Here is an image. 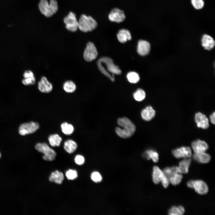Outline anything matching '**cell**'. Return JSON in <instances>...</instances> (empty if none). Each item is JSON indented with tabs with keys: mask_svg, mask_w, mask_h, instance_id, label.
I'll list each match as a JSON object with an SVG mask.
<instances>
[{
	"mask_svg": "<svg viewBox=\"0 0 215 215\" xmlns=\"http://www.w3.org/2000/svg\"><path fill=\"white\" fill-rule=\"evenodd\" d=\"M98 61L104 64L105 67L97 63L100 71L112 81H114V75H119L121 71L119 67L113 63L112 59L108 57H103L99 59Z\"/></svg>",
	"mask_w": 215,
	"mask_h": 215,
	"instance_id": "1",
	"label": "cell"
},
{
	"mask_svg": "<svg viewBox=\"0 0 215 215\" xmlns=\"http://www.w3.org/2000/svg\"><path fill=\"white\" fill-rule=\"evenodd\" d=\"M117 123L122 128L116 127L115 131L117 135L121 138H129L133 135L136 131L135 126L127 118L123 117L119 118Z\"/></svg>",
	"mask_w": 215,
	"mask_h": 215,
	"instance_id": "2",
	"label": "cell"
},
{
	"mask_svg": "<svg viewBox=\"0 0 215 215\" xmlns=\"http://www.w3.org/2000/svg\"><path fill=\"white\" fill-rule=\"evenodd\" d=\"M41 13L45 16L49 17L55 13L58 10L57 2L56 0H40L39 5Z\"/></svg>",
	"mask_w": 215,
	"mask_h": 215,
	"instance_id": "3",
	"label": "cell"
},
{
	"mask_svg": "<svg viewBox=\"0 0 215 215\" xmlns=\"http://www.w3.org/2000/svg\"><path fill=\"white\" fill-rule=\"evenodd\" d=\"M78 23V28L81 31L85 33L92 31L97 26V22L94 19L85 14L81 15Z\"/></svg>",
	"mask_w": 215,
	"mask_h": 215,
	"instance_id": "4",
	"label": "cell"
},
{
	"mask_svg": "<svg viewBox=\"0 0 215 215\" xmlns=\"http://www.w3.org/2000/svg\"><path fill=\"white\" fill-rule=\"evenodd\" d=\"M35 148L38 151L43 154L42 158L44 160L51 161L55 159L56 156V152L47 143H38L36 145Z\"/></svg>",
	"mask_w": 215,
	"mask_h": 215,
	"instance_id": "5",
	"label": "cell"
},
{
	"mask_svg": "<svg viewBox=\"0 0 215 215\" xmlns=\"http://www.w3.org/2000/svg\"><path fill=\"white\" fill-rule=\"evenodd\" d=\"M39 127V124L36 122L31 121L23 123L21 124L19 127V133L22 136L32 134L35 132Z\"/></svg>",
	"mask_w": 215,
	"mask_h": 215,
	"instance_id": "6",
	"label": "cell"
},
{
	"mask_svg": "<svg viewBox=\"0 0 215 215\" xmlns=\"http://www.w3.org/2000/svg\"><path fill=\"white\" fill-rule=\"evenodd\" d=\"M187 185L189 188L194 189L197 193L200 194H205L208 192L207 185L201 180L189 181L187 183Z\"/></svg>",
	"mask_w": 215,
	"mask_h": 215,
	"instance_id": "7",
	"label": "cell"
},
{
	"mask_svg": "<svg viewBox=\"0 0 215 215\" xmlns=\"http://www.w3.org/2000/svg\"><path fill=\"white\" fill-rule=\"evenodd\" d=\"M64 22L65 24L66 29L70 31L75 32L78 28V21L75 14L72 12H70L68 15L64 17Z\"/></svg>",
	"mask_w": 215,
	"mask_h": 215,
	"instance_id": "8",
	"label": "cell"
},
{
	"mask_svg": "<svg viewBox=\"0 0 215 215\" xmlns=\"http://www.w3.org/2000/svg\"><path fill=\"white\" fill-rule=\"evenodd\" d=\"M98 55V51L94 44L91 42H88L83 53L84 59L87 62H91L96 59Z\"/></svg>",
	"mask_w": 215,
	"mask_h": 215,
	"instance_id": "9",
	"label": "cell"
},
{
	"mask_svg": "<svg viewBox=\"0 0 215 215\" xmlns=\"http://www.w3.org/2000/svg\"><path fill=\"white\" fill-rule=\"evenodd\" d=\"M108 18L111 22L120 23L125 20V16L123 11L115 8L112 9L109 13Z\"/></svg>",
	"mask_w": 215,
	"mask_h": 215,
	"instance_id": "10",
	"label": "cell"
},
{
	"mask_svg": "<svg viewBox=\"0 0 215 215\" xmlns=\"http://www.w3.org/2000/svg\"><path fill=\"white\" fill-rule=\"evenodd\" d=\"M172 153L177 158L190 157L192 155L191 150L189 147H182L177 148L172 151Z\"/></svg>",
	"mask_w": 215,
	"mask_h": 215,
	"instance_id": "11",
	"label": "cell"
},
{
	"mask_svg": "<svg viewBox=\"0 0 215 215\" xmlns=\"http://www.w3.org/2000/svg\"><path fill=\"white\" fill-rule=\"evenodd\" d=\"M38 86L39 90L42 93H50L53 88L52 84L44 76L42 77L38 82Z\"/></svg>",
	"mask_w": 215,
	"mask_h": 215,
	"instance_id": "12",
	"label": "cell"
},
{
	"mask_svg": "<svg viewBox=\"0 0 215 215\" xmlns=\"http://www.w3.org/2000/svg\"><path fill=\"white\" fill-rule=\"evenodd\" d=\"M195 120L198 128L206 129L209 126L208 119L205 115L201 112H199L195 114Z\"/></svg>",
	"mask_w": 215,
	"mask_h": 215,
	"instance_id": "13",
	"label": "cell"
},
{
	"mask_svg": "<svg viewBox=\"0 0 215 215\" xmlns=\"http://www.w3.org/2000/svg\"><path fill=\"white\" fill-rule=\"evenodd\" d=\"M191 147L195 153L205 152L208 148V145L205 141L199 139L193 141Z\"/></svg>",
	"mask_w": 215,
	"mask_h": 215,
	"instance_id": "14",
	"label": "cell"
},
{
	"mask_svg": "<svg viewBox=\"0 0 215 215\" xmlns=\"http://www.w3.org/2000/svg\"><path fill=\"white\" fill-rule=\"evenodd\" d=\"M137 51L141 56H144L147 55L150 50V44L148 41L140 40L138 43Z\"/></svg>",
	"mask_w": 215,
	"mask_h": 215,
	"instance_id": "15",
	"label": "cell"
},
{
	"mask_svg": "<svg viewBox=\"0 0 215 215\" xmlns=\"http://www.w3.org/2000/svg\"><path fill=\"white\" fill-rule=\"evenodd\" d=\"M24 78L22 83L24 85L28 86L34 85L36 82V78L33 71L30 70L25 71L23 74Z\"/></svg>",
	"mask_w": 215,
	"mask_h": 215,
	"instance_id": "16",
	"label": "cell"
},
{
	"mask_svg": "<svg viewBox=\"0 0 215 215\" xmlns=\"http://www.w3.org/2000/svg\"><path fill=\"white\" fill-rule=\"evenodd\" d=\"M201 42L202 46L208 50H211L215 46V41L213 38L206 34L202 36Z\"/></svg>",
	"mask_w": 215,
	"mask_h": 215,
	"instance_id": "17",
	"label": "cell"
},
{
	"mask_svg": "<svg viewBox=\"0 0 215 215\" xmlns=\"http://www.w3.org/2000/svg\"><path fill=\"white\" fill-rule=\"evenodd\" d=\"M141 114L142 118L144 120L149 121L155 116V111L151 106H149L142 110Z\"/></svg>",
	"mask_w": 215,
	"mask_h": 215,
	"instance_id": "18",
	"label": "cell"
},
{
	"mask_svg": "<svg viewBox=\"0 0 215 215\" xmlns=\"http://www.w3.org/2000/svg\"><path fill=\"white\" fill-rule=\"evenodd\" d=\"M117 37L118 41L121 43H125L131 39L130 32L125 29L120 30L117 33Z\"/></svg>",
	"mask_w": 215,
	"mask_h": 215,
	"instance_id": "19",
	"label": "cell"
},
{
	"mask_svg": "<svg viewBox=\"0 0 215 215\" xmlns=\"http://www.w3.org/2000/svg\"><path fill=\"white\" fill-rule=\"evenodd\" d=\"M49 179L50 182L61 184L64 179V176L62 172L56 170L51 173Z\"/></svg>",
	"mask_w": 215,
	"mask_h": 215,
	"instance_id": "20",
	"label": "cell"
},
{
	"mask_svg": "<svg viewBox=\"0 0 215 215\" xmlns=\"http://www.w3.org/2000/svg\"><path fill=\"white\" fill-rule=\"evenodd\" d=\"M193 157L196 161L202 163H208L211 159L210 155L205 152L195 153L193 155Z\"/></svg>",
	"mask_w": 215,
	"mask_h": 215,
	"instance_id": "21",
	"label": "cell"
},
{
	"mask_svg": "<svg viewBox=\"0 0 215 215\" xmlns=\"http://www.w3.org/2000/svg\"><path fill=\"white\" fill-rule=\"evenodd\" d=\"M78 145L76 142L71 139L66 140L64 144V148L67 153L71 154L76 150Z\"/></svg>",
	"mask_w": 215,
	"mask_h": 215,
	"instance_id": "22",
	"label": "cell"
},
{
	"mask_svg": "<svg viewBox=\"0 0 215 215\" xmlns=\"http://www.w3.org/2000/svg\"><path fill=\"white\" fill-rule=\"evenodd\" d=\"M191 162V159L190 157L186 158L180 161L178 167L179 173H188Z\"/></svg>",
	"mask_w": 215,
	"mask_h": 215,
	"instance_id": "23",
	"label": "cell"
},
{
	"mask_svg": "<svg viewBox=\"0 0 215 215\" xmlns=\"http://www.w3.org/2000/svg\"><path fill=\"white\" fill-rule=\"evenodd\" d=\"M165 176L162 171L158 167L155 166L153 168V180L156 184H159Z\"/></svg>",
	"mask_w": 215,
	"mask_h": 215,
	"instance_id": "24",
	"label": "cell"
},
{
	"mask_svg": "<svg viewBox=\"0 0 215 215\" xmlns=\"http://www.w3.org/2000/svg\"><path fill=\"white\" fill-rule=\"evenodd\" d=\"M48 140L49 144L52 146L59 147L62 141V138L58 134H54L48 136Z\"/></svg>",
	"mask_w": 215,
	"mask_h": 215,
	"instance_id": "25",
	"label": "cell"
},
{
	"mask_svg": "<svg viewBox=\"0 0 215 215\" xmlns=\"http://www.w3.org/2000/svg\"><path fill=\"white\" fill-rule=\"evenodd\" d=\"M61 128L62 133L66 135L72 134L74 130V127L72 125L66 122L62 123Z\"/></svg>",
	"mask_w": 215,
	"mask_h": 215,
	"instance_id": "26",
	"label": "cell"
},
{
	"mask_svg": "<svg viewBox=\"0 0 215 215\" xmlns=\"http://www.w3.org/2000/svg\"><path fill=\"white\" fill-rule=\"evenodd\" d=\"M76 87L73 81H67L64 82L63 85V88L65 92L69 93L74 92L76 90Z\"/></svg>",
	"mask_w": 215,
	"mask_h": 215,
	"instance_id": "27",
	"label": "cell"
},
{
	"mask_svg": "<svg viewBox=\"0 0 215 215\" xmlns=\"http://www.w3.org/2000/svg\"><path fill=\"white\" fill-rule=\"evenodd\" d=\"M164 175L169 179L170 178L176 173H179L178 167L173 166L171 167H166L162 171Z\"/></svg>",
	"mask_w": 215,
	"mask_h": 215,
	"instance_id": "28",
	"label": "cell"
},
{
	"mask_svg": "<svg viewBox=\"0 0 215 215\" xmlns=\"http://www.w3.org/2000/svg\"><path fill=\"white\" fill-rule=\"evenodd\" d=\"M185 211L184 208L181 205L178 207L172 206L168 211V214L170 215H182Z\"/></svg>",
	"mask_w": 215,
	"mask_h": 215,
	"instance_id": "29",
	"label": "cell"
},
{
	"mask_svg": "<svg viewBox=\"0 0 215 215\" xmlns=\"http://www.w3.org/2000/svg\"><path fill=\"white\" fill-rule=\"evenodd\" d=\"M146 94L145 91L141 89H138L133 94V96L136 101L140 102L143 100L145 97Z\"/></svg>",
	"mask_w": 215,
	"mask_h": 215,
	"instance_id": "30",
	"label": "cell"
},
{
	"mask_svg": "<svg viewBox=\"0 0 215 215\" xmlns=\"http://www.w3.org/2000/svg\"><path fill=\"white\" fill-rule=\"evenodd\" d=\"M127 77L128 81L131 83H136L139 80L138 74L135 72H130L127 75Z\"/></svg>",
	"mask_w": 215,
	"mask_h": 215,
	"instance_id": "31",
	"label": "cell"
},
{
	"mask_svg": "<svg viewBox=\"0 0 215 215\" xmlns=\"http://www.w3.org/2000/svg\"><path fill=\"white\" fill-rule=\"evenodd\" d=\"M145 153L148 159H151L153 162H157L159 160V154L156 151L152 150H147Z\"/></svg>",
	"mask_w": 215,
	"mask_h": 215,
	"instance_id": "32",
	"label": "cell"
},
{
	"mask_svg": "<svg viewBox=\"0 0 215 215\" xmlns=\"http://www.w3.org/2000/svg\"><path fill=\"white\" fill-rule=\"evenodd\" d=\"M183 177L181 174L176 173L169 178V181L173 185H176L179 184L181 181Z\"/></svg>",
	"mask_w": 215,
	"mask_h": 215,
	"instance_id": "33",
	"label": "cell"
},
{
	"mask_svg": "<svg viewBox=\"0 0 215 215\" xmlns=\"http://www.w3.org/2000/svg\"><path fill=\"white\" fill-rule=\"evenodd\" d=\"M65 176L68 180H73L78 177V173L76 170L69 169L66 172Z\"/></svg>",
	"mask_w": 215,
	"mask_h": 215,
	"instance_id": "34",
	"label": "cell"
},
{
	"mask_svg": "<svg viewBox=\"0 0 215 215\" xmlns=\"http://www.w3.org/2000/svg\"><path fill=\"white\" fill-rule=\"evenodd\" d=\"M191 3L194 7L197 10L202 9L204 5L203 0H191Z\"/></svg>",
	"mask_w": 215,
	"mask_h": 215,
	"instance_id": "35",
	"label": "cell"
},
{
	"mask_svg": "<svg viewBox=\"0 0 215 215\" xmlns=\"http://www.w3.org/2000/svg\"><path fill=\"white\" fill-rule=\"evenodd\" d=\"M91 179L94 182H101L102 178L100 173L96 171L93 172L91 175Z\"/></svg>",
	"mask_w": 215,
	"mask_h": 215,
	"instance_id": "36",
	"label": "cell"
},
{
	"mask_svg": "<svg viewBox=\"0 0 215 215\" xmlns=\"http://www.w3.org/2000/svg\"><path fill=\"white\" fill-rule=\"evenodd\" d=\"M74 160L75 163L79 165H83L85 161L84 157L80 155H76L75 157Z\"/></svg>",
	"mask_w": 215,
	"mask_h": 215,
	"instance_id": "37",
	"label": "cell"
},
{
	"mask_svg": "<svg viewBox=\"0 0 215 215\" xmlns=\"http://www.w3.org/2000/svg\"><path fill=\"white\" fill-rule=\"evenodd\" d=\"M163 186L165 188L168 187L169 184V179L165 175L161 180Z\"/></svg>",
	"mask_w": 215,
	"mask_h": 215,
	"instance_id": "38",
	"label": "cell"
},
{
	"mask_svg": "<svg viewBox=\"0 0 215 215\" xmlns=\"http://www.w3.org/2000/svg\"><path fill=\"white\" fill-rule=\"evenodd\" d=\"M215 112H214L210 116L211 122L214 124H215Z\"/></svg>",
	"mask_w": 215,
	"mask_h": 215,
	"instance_id": "39",
	"label": "cell"
},
{
	"mask_svg": "<svg viewBox=\"0 0 215 215\" xmlns=\"http://www.w3.org/2000/svg\"><path fill=\"white\" fill-rule=\"evenodd\" d=\"M1 153H0V158H1Z\"/></svg>",
	"mask_w": 215,
	"mask_h": 215,
	"instance_id": "40",
	"label": "cell"
}]
</instances>
